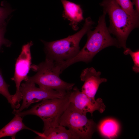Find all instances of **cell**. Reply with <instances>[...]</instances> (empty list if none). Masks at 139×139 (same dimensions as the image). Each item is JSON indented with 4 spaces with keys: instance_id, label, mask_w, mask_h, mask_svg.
<instances>
[{
    "instance_id": "cell-1",
    "label": "cell",
    "mask_w": 139,
    "mask_h": 139,
    "mask_svg": "<svg viewBox=\"0 0 139 139\" xmlns=\"http://www.w3.org/2000/svg\"><path fill=\"white\" fill-rule=\"evenodd\" d=\"M106 11L103 10V13L99 17L97 26L94 30H91L87 33L86 43L78 54L73 58L60 64L62 70L77 62H90L98 52L108 47L114 46L119 48L117 39L111 36L106 26Z\"/></svg>"
},
{
    "instance_id": "cell-2",
    "label": "cell",
    "mask_w": 139,
    "mask_h": 139,
    "mask_svg": "<svg viewBox=\"0 0 139 139\" xmlns=\"http://www.w3.org/2000/svg\"><path fill=\"white\" fill-rule=\"evenodd\" d=\"M99 4L109 16V32L116 37L119 48L126 49V41L129 35L133 30L138 27L139 18L128 14L116 0H103Z\"/></svg>"
},
{
    "instance_id": "cell-3",
    "label": "cell",
    "mask_w": 139,
    "mask_h": 139,
    "mask_svg": "<svg viewBox=\"0 0 139 139\" xmlns=\"http://www.w3.org/2000/svg\"><path fill=\"white\" fill-rule=\"evenodd\" d=\"M94 23L91 18L85 19L83 27L78 32L61 39L51 42L41 40L45 46L46 59L58 63L75 57L79 52V44L83 36L91 30Z\"/></svg>"
},
{
    "instance_id": "cell-4",
    "label": "cell",
    "mask_w": 139,
    "mask_h": 139,
    "mask_svg": "<svg viewBox=\"0 0 139 139\" xmlns=\"http://www.w3.org/2000/svg\"><path fill=\"white\" fill-rule=\"evenodd\" d=\"M32 70L37 72L31 76H28L24 81L32 82L41 88L68 92L71 90L75 84L65 82L59 77L62 72L53 62L45 59L38 65L31 66Z\"/></svg>"
},
{
    "instance_id": "cell-5",
    "label": "cell",
    "mask_w": 139,
    "mask_h": 139,
    "mask_svg": "<svg viewBox=\"0 0 139 139\" xmlns=\"http://www.w3.org/2000/svg\"><path fill=\"white\" fill-rule=\"evenodd\" d=\"M69 91L62 98L42 100L30 109L15 115L22 117L30 115L39 117L44 122L43 130L58 126L61 117L70 103Z\"/></svg>"
},
{
    "instance_id": "cell-6",
    "label": "cell",
    "mask_w": 139,
    "mask_h": 139,
    "mask_svg": "<svg viewBox=\"0 0 139 139\" xmlns=\"http://www.w3.org/2000/svg\"><path fill=\"white\" fill-rule=\"evenodd\" d=\"M59 125L67 127L79 139H84L91 138L97 126L92 119H88L86 114L70 103L60 118Z\"/></svg>"
},
{
    "instance_id": "cell-7",
    "label": "cell",
    "mask_w": 139,
    "mask_h": 139,
    "mask_svg": "<svg viewBox=\"0 0 139 139\" xmlns=\"http://www.w3.org/2000/svg\"><path fill=\"white\" fill-rule=\"evenodd\" d=\"M21 84L20 88L22 103L17 109H14V114L27 108L31 104L42 100L64 97L68 92L44 89L36 86L35 83L29 81Z\"/></svg>"
},
{
    "instance_id": "cell-8",
    "label": "cell",
    "mask_w": 139,
    "mask_h": 139,
    "mask_svg": "<svg viewBox=\"0 0 139 139\" xmlns=\"http://www.w3.org/2000/svg\"><path fill=\"white\" fill-rule=\"evenodd\" d=\"M33 45L32 41H30L22 47L21 52L16 62L14 76L11 79L15 82L16 88V93L12 95V100L17 109L19 108V103L22 99L20 90L21 83L27 77L31 68L30 48Z\"/></svg>"
},
{
    "instance_id": "cell-9",
    "label": "cell",
    "mask_w": 139,
    "mask_h": 139,
    "mask_svg": "<svg viewBox=\"0 0 139 139\" xmlns=\"http://www.w3.org/2000/svg\"><path fill=\"white\" fill-rule=\"evenodd\" d=\"M69 101L77 110L84 114L90 113L92 116L95 110L102 113L104 111L105 106L102 99L100 98L96 100L88 97L76 86L73 87L69 92Z\"/></svg>"
},
{
    "instance_id": "cell-10",
    "label": "cell",
    "mask_w": 139,
    "mask_h": 139,
    "mask_svg": "<svg viewBox=\"0 0 139 139\" xmlns=\"http://www.w3.org/2000/svg\"><path fill=\"white\" fill-rule=\"evenodd\" d=\"M101 74L100 72H97L94 68L91 67L83 70L80 75L81 80L84 82L81 91L93 99H95L100 84L107 81L106 78L100 77Z\"/></svg>"
},
{
    "instance_id": "cell-11",
    "label": "cell",
    "mask_w": 139,
    "mask_h": 139,
    "mask_svg": "<svg viewBox=\"0 0 139 139\" xmlns=\"http://www.w3.org/2000/svg\"><path fill=\"white\" fill-rule=\"evenodd\" d=\"M61 1L64 8L63 17L70 21L69 25L74 30H77L78 23L84 19L80 5L67 0Z\"/></svg>"
},
{
    "instance_id": "cell-12",
    "label": "cell",
    "mask_w": 139,
    "mask_h": 139,
    "mask_svg": "<svg viewBox=\"0 0 139 139\" xmlns=\"http://www.w3.org/2000/svg\"><path fill=\"white\" fill-rule=\"evenodd\" d=\"M42 133L37 132V138L42 139H79L72 131L60 125L43 130Z\"/></svg>"
},
{
    "instance_id": "cell-13",
    "label": "cell",
    "mask_w": 139,
    "mask_h": 139,
    "mask_svg": "<svg viewBox=\"0 0 139 139\" xmlns=\"http://www.w3.org/2000/svg\"><path fill=\"white\" fill-rule=\"evenodd\" d=\"M13 119L7 124L0 129V138L6 136H11L15 139L16 134L20 131L27 129L35 133L36 131L27 127L22 121V117L18 114L15 115Z\"/></svg>"
},
{
    "instance_id": "cell-14",
    "label": "cell",
    "mask_w": 139,
    "mask_h": 139,
    "mask_svg": "<svg viewBox=\"0 0 139 139\" xmlns=\"http://www.w3.org/2000/svg\"><path fill=\"white\" fill-rule=\"evenodd\" d=\"M99 129L103 136L109 138L116 136L119 132V126L115 120L107 119L103 121L99 125Z\"/></svg>"
},
{
    "instance_id": "cell-15",
    "label": "cell",
    "mask_w": 139,
    "mask_h": 139,
    "mask_svg": "<svg viewBox=\"0 0 139 139\" xmlns=\"http://www.w3.org/2000/svg\"><path fill=\"white\" fill-rule=\"evenodd\" d=\"M9 86L4 80L0 70V94L6 98L13 109H16V106L12 100V95L10 94L8 91Z\"/></svg>"
},
{
    "instance_id": "cell-16",
    "label": "cell",
    "mask_w": 139,
    "mask_h": 139,
    "mask_svg": "<svg viewBox=\"0 0 139 139\" xmlns=\"http://www.w3.org/2000/svg\"><path fill=\"white\" fill-rule=\"evenodd\" d=\"M121 7L128 14L134 17H139L137 13L133 8V4L131 0H116Z\"/></svg>"
},
{
    "instance_id": "cell-17",
    "label": "cell",
    "mask_w": 139,
    "mask_h": 139,
    "mask_svg": "<svg viewBox=\"0 0 139 139\" xmlns=\"http://www.w3.org/2000/svg\"><path fill=\"white\" fill-rule=\"evenodd\" d=\"M124 54L125 55H129L133 61L134 65L133 70L135 73L139 72V50L135 52L132 51L130 48H127L124 50Z\"/></svg>"
},
{
    "instance_id": "cell-18",
    "label": "cell",
    "mask_w": 139,
    "mask_h": 139,
    "mask_svg": "<svg viewBox=\"0 0 139 139\" xmlns=\"http://www.w3.org/2000/svg\"><path fill=\"white\" fill-rule=\"evenodd\" d=\"M0 7V25L6 22V20L13 11L8 5L3 3Z\"/></svg>"
},
{
    "instance_id": "cell-19",
    "label": "cell",
    "mask_w": 139,
    "mask_h": 139,
    "mask_svg": "<svg viewBox=\"0 0 139 139\" xmlns=\"http://www.w3.org/2000/svg\"><path fill=\"white\" fill-rule=\"evenodd\" d=\"M7 24V23L6 22L3 24L0 25V49L3 45L10 47L11 44V42L4 37Z\"/></svg>"
},
{
    "instance_id": "cell-20",
    "label": "cell",
    "mask_w": 139,
    "mask_h": 139,
    "mask_svg": "<svg viewBox=\"0 0 139 139\" xmlns=\"http://www.w3.org/2000/svg\"><path fill=\"white\" fill-rule=\"evenodd\" d=\"M139 0H132V3L135 5V10L139 14Z\"/></svg>"
}]
</instances>
